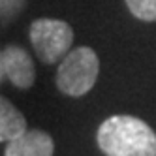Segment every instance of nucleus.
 I'll use <instances>...</instances> for the list:
<instances>
[{
    "label": "nucleus",
    "mask_w": 156,
    "mask_h": 156,
    "mask_svg": "<svg viewBox=\"0 0 156 156\" xmlns=\"http://www.w3.org/2000/svg\"><path fill=\"white\" fill-rule=\"evenodd\" d=\"M96 139L107 156H156L154 130L132 115L105 119L98 128Z\"/></svg>",
    "instance_id": "nucleus-1"
},
{
    "label": "nucleus",
    "mask_w": 156,
    "mask_h": 156,
    "mask_svg": "<svg viewBox=\"0 0 156 156\" xmlns=\"http://www.w3.org/2000/svg\"><path fill=\"white\" fill-rule=\"evenodd\" d=\"M100 73V60L94 49L77 47L62 58L57 70V87L68 96H83L94 87Z\"/></svg>",
    "instance_id": "nucleus-2"
},
{
    "label": "nucleus",
    "mask_w": 156,
    "mask_h": 156,
    "mask_svg": "<svg viewBox=\"0 0 156 156\" xmlns=\"http://www.w3.org/2000/svg\"><path fill=\"white\" fill-rule=\"evenodd\" d=\"M30 41L41 62L55 64L70 53L73 30L58 19H36L30 25Z\"/></svg>",
    "instance_id": "nucleus-3"
},
{
    "label": "nucleus",
    "mask_w": 156,
    "mask_h": 156,
    "mask_svg": "<svg viewBox=\"0 0 156 156\" xmlns=\"http://www.w3.org/2000/svg\"><path fill=\"white\" fill-rule=\"evenodd\" d=\"M0 72L2 77L8 79L17 88H30L34 85V62L30 55L17 45H6L0 53Z\"/></svg>",
    "instance_id": "nucleus-4"
},
{
    "label": "nucleus",
    "mask_w": 156,
    "mask_h": 156,
    "mask_svg": "<svg viewBox=\"0 0 156 156\" xmlns=\"http://www.w3.org/2000/svg\"><path fill=\"white\" fill-rule=\"evenodd\" d=\"M53 137L43 130H28L8 143L4 156H53Z\"/></svg>",
    "instance_id": "nucleus-5"
},
{
    "label": "nucleus",
    "mask_w": 156,
    "mask_h": 156,
    "mask_svg": "<svg viewBox=\"0 0 156 156\" xmlns=\"http://www.w3.org/2000/svg\"><path fill=\"white\" fill-rule=\"evenodd\" d=\"M27 130V120L23 113L8 98L0 100V141H13L21 137Z\"/></svg>",
    "instance_id": "nucleus-6"
},
{
    "label": "nucleus",
    "mask_w": 156,
    "mask_h": 156,
    "mask_svg": "<svg viewBox=\"0 0 156 156\" xmlns=\"http://www.w3.org/2000/svg\"><path fill=\"white\" fill-rule=\"evenodd\" d=\"M128 9L141 21H156V0H124Z\"/></svg>",
    "instance_id": "nucleus-7"
},
{
    "label": "nucleus",
    "mask_w": 156,
    "mask_h": 156,
    "mask_svg": "<svg viewBox=\"0 0 156 156\" xmlns=\"http://www.w3.org/2000/svg\"><path fill=\"white\" fill-rule=\"evenodd\" d=\"M25 0H0V8H2V19L6 21L15 19V15L23 9Z\"/></svg>",
    "instance_id": "nucleus-8"
}]
</instances>
